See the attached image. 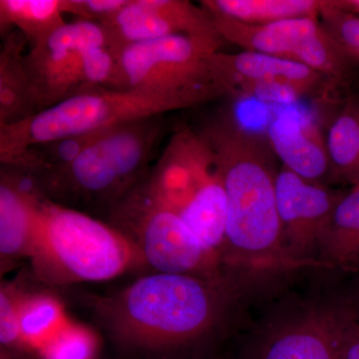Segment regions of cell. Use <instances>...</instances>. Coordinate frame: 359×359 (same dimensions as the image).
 <instances>
[{
    "mask_svg": "<svg viewBox=\"0 0 359 359\" xmlns=\"http://www.w3.org/2000/svg\"><path fill=\"white\" fill-rule=\"evenodd\" d=\"M233 287L202 276L147 273L79 301L118 359H196L215 353Z\"/></svg>",
    "mask_w": 359,
    "mask_h": 359,
    "instance_id": "6da1fadb",
    "label": "cell"
},
{
    "mask_svg": "<svg viewBox=\"0 0 359 359\" xmlns=\"http://www.w3.org/2000/svg\"><path fill=\"white\" fill-rule=\"evenodd\" d=\"M226 197V224L221 268L231 283L240 275L302 269L290 257L276 205L275 153L259 135L231 115L205 127Z\"/></svg>",
    "mask_w": 359,
    "mask_h": 359,
    "instance_id": "7a4b0ae2",
    "label": "cell"
},
{
    "mask_svg": "<svg viewBox=\"0 0 359 359\" xmlns=\"http://www.w3.org/2000/svg\"><path fill=\"white\" fill-rule=\"evenodd\" d=\"M30 264L33 280L50 287L148 273L140 252L109 224L48 199L39 205Z\"/></svg>",
    "mask_w": 359,
    "mask_h": 359,
    "instance_id": "3957f363",
    "label": "cell"
},
{
    "mask_svg": "<svg viewBox=\"0 0 359 359\" xmlns=\"http://www.w3.org/2000/svg\"><path fill=\"white\" fill-rule=\"evenodd\" d=\"M194 106L181 97L143 90L98 88L83 92L20 121L0 126L1 162L13 165L26 151L39 146Z\"/></svg>",
    "mask_w": 359,
    "mask_h": 359,
    "instance_id": "277c9868",
    "label": "cell"
},
{
    "mask_svg": "<svg viewBox=\"0 0 359 359\" xmlns=\"http://www.w3.org/2000/svg\"><path fill=\"white\" fill-rule=\"evenodd\" d=\"M152 119L100 132L65 166L37 173L45 197L54 203L102 205L109 211L143 180L158 129Z\"/></svg>",
    "mask_w": 359,
    "mask_h": 359,
    "instance_id": "5b68a950",
    "label": "cell"
},
{
    "mask_svg": "<svg viewBox=\"0 0 359 359\" xmlns=\"http://www.w3.org/2000/svg\"><path fill=\"white\" fill-rule=\"evenodd\" d=\"M35 113L83 92L118 89L117 55L101 23L65 22L25 55Z\"/></svg>",
    "mask_w": 359,
    "mask_h": 359,
    "instance_id": "8992f818",
    "label": "cell"
},
{
    "mask_svg": "<svg viewBox=\"0 0 359 359\" xmlns=\"http://www.w3.org/2000/svg\"><path fill=\"white\" fill-rule=\"evenodd\" d=\"M143 180L111 208L106 223L140 252L148 273L226 280L219 259L203 247L178 212L149 192Z\"/></svg>",
    "mask_w": 359,
    "mask_h": 359,
    "instance_id": "52a82bcc",
    "label": "cell"
},
{
    "mask_svg": "<svg viewBox=\"0 0 359 359\" xmlns=\"http://www.w3.org/2000/svg\"><path fill=\"white\" fill-rule=\"evenodd\" d=\"M223 41L173 35L127 45L117 55L118 89L181 97L195 106L223 96L212 62Z\"/></svg>",
    "mask_w": 359,
    "mask_h": 359,
    "instance_id": "ba28073f",
    "label": "cell"
},
{
    "mask_svg": "<svg viewBox=\"0 0 359 359\" xmlns=\"http://www.w3.org/2000/svg\"><path fill=\"white\" fill-rule=\"evenodd\" d=\"M212 72L224 95L320 97L327 96L337 87L332 80L306 65L257 52H217L212 57Z\"/></svg>",
    "mask_w": 359,
    "mask_h": 359,
    "instance_id": "9c48e42d",
    "label": "cell"
},
{
    "mask_svg": "<svg viewBox=\"0 0 359 359\" xmlns=\"http://www.w3.org/2000/svg\"><path fill=\"white\" fill-rule=\"evenodd\" d=\"M276 195L290 257L306 266H327L316 261L313 255H318L321 240L341 196L283 166L276 174Z\"/></svg>",
    "mask_w": 359,
    "mask_h": 359,
    "instance_id": "30bf717a",
    "label": "cell"
},
{
    "mask_svg": "<svg viewBox=\"0 0 359 359\" xmlns=\"http://www.w3.org/2000/svg\"><path fill=\"white\" fill-rule=\"evenodd\" d=\"M116 55L127 45L173 36L221 37L211 14L185 0H128L100 22Z\"/></svg>",
    "mask_w": 359,
    "mask_h": 359,
    "instance_id": "8fae6325",
    "label": "cell"
},
{
    "mask_svg": "<svg viewBox=\"0 0 359 359\" xmlns=\"http://www.w3.org/2000/svg\"><path fill=\"white\" fill-rule=\"evenodd\" d=\"M211 16L224 40L245 51L290 59L311 69H316L325 61L332 46V35L318 18L250 25L217 14Z\"/></svg>",
    "mask_w": 359,
    "mask_h": 359,
    "instance_id": "7c38bea8",
    "label": "cell"
},
{
    "mask_svg": "<svg viewBox=\"0 0 359 359\" xmlns=\"http://www.w3.org/2000/svg\"><path fill=\"white\" fill-rule=\"evenodd\" d=\"M340 306L311 309L275 327L249 359H339Z\"/></svg>",
    "mask_w": 359,
    "mask_h": 359,
    "instance_id": "4fadbf2b",
    "label": "cell"
},
{
    "mask_svg": "<svg viewBox=\"0 0 359 359\" xmlns=\"http://www.w3.org/2000/svg\"><path fill=\"white\" fill-rule=\"evenodd\" d=\"M268 142L283 166L318 183L330 171L327 142L311 120L294 112L276 115L268 126Z\"/></svg>",
    "mask_w": 359,
    "mask_h": 359,
    "instance_id": "5bb4252c",
    "label": "cell"
},
{
    "mask_svg": "<svg viewBox=\"0 0 359 359\" xmlns=\"http://www.w3.org/2000/svg\"><path fill=\"white\" fill-rule=\"evenodd\" d=\"M46 198L21 192L2 177L0 185L1 273L32 259L36 237L39 205Z\"/></svg>",
    "mask_w": 359,
    "mask_h": 359,
    "instance_id": "9a60e30c",
    "label": "cell"
},
{
    "mask_svg": "<svg viewBox=\"0 0 359 359\" xmlns=\"http://www.w3.org/2000/svg\"><path fill=\"white\" fill-rule=\"evenodd\" d=\"M18 320L23 344L36 356L69 321L62 302L50 290H32L25 285L18 304Z\"/></svg>",
    "mask_w": 359,
    "mask_h": 359,
    "instance_id": "2e32d148",
    "label": "cell"
},
{
    "mask_svg": "<svg viewBox=\"0 0 359 359\" xmlns=\"http://www.w3.org/2000/svg\"><path fill=\"white\" fill-rule=\"evenodd\" d=\"M318 0H205L208 13L250 25H269L302 18H318Z\"/></svg>",
    "mask_w": 359,
    "mask_h": 359,
    "instance_id": "e0dca14e",
    "label": "cell"
},
{
    "mask_svg": "<svg viewBox=\"0 0 359 359\" xmlns=\"http://www.w3.org/2000/svg\"><path fill=\"white\" fill-rule=\"evenodd\" d=\"M359 237V185L341 196L327 224L318 250V262L327 268L348 271L349 259Z\"/></svg>",
    "mask_w": 359,
    "mask_h": 359,
    "instance_id": "ac0fdd59",
    "label": "cell"
},
{
    "mask_svg": "<svg viewBox=\"0 0 359 359\" xmlns=\"http://www.w3.org/2000/svg\"><path fill=\"white\" fill-rule=\"evenodd\" d=\"M330 172L355 186L359 173V98L347 99L330 125L327 137Z\"/></svg>",
    "mask_w": 359,
    "mask_h": 359,
    "instance_id": "d6986e66",
    "label": "cell"
},
{
    "mask_svg": "<svg viewBox=\"0 0 359 359\" xmlns=\"http://www.w3.org/2000/svg\"><path fill=\"white\" fill-rule=\"evenodd\" d=\"M65 1L60 0H1V27L15 26L33 45L65 25Z\"/></svg>",
    "mask_w": 359,
    "mask_h": 359,
    "instance_id": "ffe728a7",
    "label": "cell"
},
{
    "mask_svg": "<svg viewBox=\"0 0 359 359\" xmlns=\"http://www.w3.org/2000/svg\"><path fill=\"white\" fill-rule=\"evenodd\" d=\"M20 44L11 41L1 53L0 65V126L34 114Z\"/></svg>",
    "mask_w": 359,
    "mask_h": 359,
    "instance_id": "44dd1931",
    "label": "cell"
},
{
    "mask_svg": "<svg viewBox=\"0 0 359 359\" xmlns=\"http://www.w3.org/2000/svg\"><path fill=\"white\" fill-rule=\"evenodd\" d=\"M100 334L68 321L60 332L40 349L39 359H96L102 353Z\"/></svg>",
    "mask_w": 359,
    "mask_h": 359,
    "instance_id": "7402d4cb",
    "label": "cell"
},
{
    "mask_svg": "<svg viewBox=\"0 0 359 359\" xmlns=\"http://www.w3.org/2000/svg\"><path fill=\"white\" fill-rule=\"evenodd\" d=\"M20 285L2 283L0 289V349L36 356L26 348L21 339L18 304L23 285Z\"/></svg>",
    "mask_w": 359,
    "mask_h": 359,
    "instance_id": "603a6c76",
    "label": "cell"
},
{
    "mask_svg": "<svg viewBox=\"0 0 359 359\" xmlns=\"http://www.w3.org/2000/svg\"><path fill=\"white\" fill-rule=\"evenodd\" d=\"M323 26L341 45L342 48L359 63V18L339 8L335 1H323L320 14Z\"/></svg>",
    "mask_w": 359,
    "mask_h": 359,
    "instance_id": "cb8c5ba5",
    "label": "cell"
},
{
    "mask_svg": "<svg viewBox=\"0 0 359 359\" xmlns=\"http://www.w3.org/2000/svg\"><path fill=\"white\" fill-rule=\"evenodd\" d=\"M128 0H69L65 1V13H74L81 20L103 22L126 6Z\"/></svg>",
    "mask_w": 359,
    "mask_h": 359,
    "instance_id": "d4e9b609",
    "label": "cell"
},
{
    "mask_svg": "<svg viewBox=\"0 0 359 359\" xmlns=\"http://www.w3.org/2000/svg\"><path fill=\"white\" fill-rule=\"evenodd\" d=\"M337 351L339 359H359V321L340 304Z\"/></svg>",
    "mask_w": 359,
    "mask_h": 359,
    "instance_id": "484cf974",
    "label": "cell"
},
{
    "mask_svg": "<svg viewBox=\"0 0 359 359\" xmlns=\"http://www.w3.org/2000/svg\"><path fill=\"white\" fill-rule=\"evenodd\" d=\"M355 273L356 276L346 294V301L342 302V306L359 321V269Z\"/></svg>",
    "mask_w": 359,
    "mask_h": 359,
    "instance_id": "4316f807",
    "label": "cell"
},
{
    "mask_svg": "<svg viewBox=\"0 0 359 359\" xmlns=\"http://www.w3.org/2000/svg\"><path fill=\"white\" fill-rule=\"evenodd\" d=\"M335 4L339 8L359 18V0H341V1H335Z\"/></svg>",
    "mask_w": 359,
    "mask_h": 359,
    "instance_id": "83f0119b",
    "label": "cell"
},
{
    "mask_svg": "<svg viewBox=\"0 0 359 359\" xmlns=\"http://www.w3.org/2000/svg\"><path fill=\"white\" fill-rule=\"evenodd\" d=\"M359 269V237L354 245L353 252H351V259H349L348 271L356 273Z\"/></svg>",
    "mask_w": 359,
    "mask_h": 359,
    "instance_id": "f1b7e54d",
    "label": "cell"
},
{
    "mask_svg": "<svg viewBox=\"0 0 359 359\" xmlns=\"http://www.w3.org/2000/svg\"><path fill=\"white\" fill-rule=\"evenodd\" d=\"M0 359H33V358H26V356H22V355H18V354L7 353V351H0Z\"/></svg>",
    "mask_w": 359,
    "mask_h": 359,
    "instance_id": "f546056e",
    "label": "cell"
},
{
    "mask_svg": "<svg viewBox=\"0 0 359 359\" xmlns=\"http://www.w3.org/2000/svg\"><path fill=\"white\" fill-rule=\"evenodd\" d=\"M96 359H118V358H116L114 354H113L112 353H110V354H105V353H101L100 354H99L98 358H97Z\"/></svg>",
    "mask_w": 359,
    "mask_h": 359,
    "instance_id": "4dcf8cb0",
    "label": "cell"
},
{
    "mask_svg": "<svg viewBox=\"0 0 359 359\" xmlns=\"http://www.w3.org/2000/svg\"><path fill=\"white\" fill-rule=\"evenodd\" d=\"M196 359H219L218 356L215 353L209 354V355L203 356V358H196Z\"/></svg>",
    "mask_w": 359,
    "mask_h": 359,
    "instance_id": "1f68e13d",
    "label": "cell"
},
{
    "mask_svg": "<svg viewBox=\"0 0 359 359\" xmlns=\"http://www.w3.org/2000/svg\"><path fill=\"white\" fill-rule=\"evenodd\" d=\"M359 185V173H358V180H356V184H355V186H358ZM354 186V187H355Z\"/></svg>",
    "mask_w": 359,
    "mask_h": 359,
    "instance_id": "d6a6232c",
    "label": "cell"
}]
</instances>
